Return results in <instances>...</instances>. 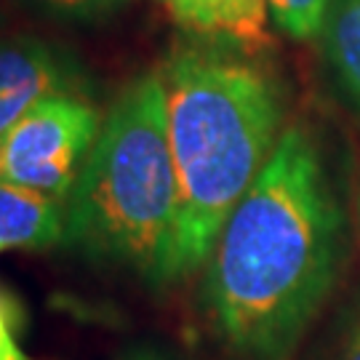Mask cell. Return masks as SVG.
<instances>
[{
	"label": "cell",
	"instance_id": "cell-14",
	"mask_svg": "<svg viewBox=\"0 0 360 360\" xmlns=\"http://www.w3.org/2000/svg\"><path fill=\"white\" fill-rule=\"evenodd\" d=\"M358 227H360V179H358Z\"/></svg>",
	"mask_w": 360,
	"mask_h": 360
},
{
	"label": "cell",
	"instance_id": "cell-8",
	"mask_svg": "<svg viewBox=\"0 0 360 360\" xmlns=\"http://www.w3.org/2000/svg\"><path fill=\"white\" fill-rule=\"evenodd\" d=\"M321 49L339 89L360 112V0H331Z\"/></svg>",
	"mask_w": 360,
	"mask_h": 360
},
{
	"label": "cell",
	"instance_id": "cell-2",
	"mask_svg": "<svg viewBox=\"0 0 360 360\" xmlns=\"http://www.w3.org/2000/svg\"><path fill=\"white\" fill-rule=\"evenodd\" d=\"M158 72L176 171V283L208 264L219 232L288 123L283 86L248 53L195 40L176 46Z\"/></svg>",
	"mask_w": 360,
	"mask_h": 360
},
{
	"label": "cell",
	"instance_id": "cell-11",
	"mask_svg": "<svg viewBox=\"0 0 360 360\" xmlns=\"http://www.w3.org/2000/svg\"><path fill=\"white\" fill-rule=\"evenodd\" d=\"M22 3L53 19H94L112 11L123 0H22Z\"/></svg>",
	"mask_w": 360,
	"mask_h": 360
},
{
	"label": "cell",
	"instance_id": "cell-1",
	"mask_svg": "<svg viewBox=\"0 0 360 360\" xmlns=\"http://www.w3.org/2000/svg\"><path fill=\"white\" fill-rule=\"evenodd\" d=\"M347 219L318 134L294 120L230 214L203 296L221 345L243 360H288L328 302Z\"/></svg>",
	"mask_w": 360,
	"mask_h": 360
},
{
	"label": "cell",
	"instance_id": "cell-5",
	"mask_svg": "<svg viewBox=\"0 0 360 360\" xmlns=\"http://www.w3.org/2000/svg\"><path fill=\"white\" fill-rule=\"evenodd\" d=\"M59 94H86L83 72L59 46L32 35L0 38V139L35 104Z\"/></svg>",
	"mask_w": 360,
	"mask_h": 360
},
{
	"label": "cell",
	"instance_id": "cell-15",
	"mask_svg": "<svg viewBox=\"0 0 360 360\" xmlns=\"http://www.w3.org/2000/svg\"><path fill=\"white\" fill-rule=\"evenodd\" d=\"M158 3H166V6H168V3H171V0H158Z\"/></svg>",
	"mask_w": 360,
	"mask_h": 360
},
{
	"label": "cell",
	"instance_id": "cell-12",
	"mask_svg": "<svg viewBox=\"0 0 360 360\" xmlns=\"http://www.w3.org/2000/svg\"><path fill=\"white\" fill-rule=\"evenodd\" d=\"M336 360H360V309L347 323L342 342H339V358Z\"/></svg>",
	"mask_w": 360,
	"mask_h": 360
},
{
	"label": "cell",
	"instance_id": "cell-13",
	"mask_svg": "<svg viewBox=\"0 0 360 360\" xmlns=\"http://www.w3.org/2000/svg\"><path fill=\"white\" fill-rule=\"evenodd\" d=\"M126 360H166V358H163V355H158V352H153V349H139V352L129 355Z\"/></svg>",
	"mask_w": 360,
	"mask_h": 360
},
{
	"label": "cell",
	"instance_id": "cell-3",
	"mask_svg": "<svg viewBox=\"0 0 360 360\" xmlns=\"http://www.w3.org/2000/svg\"><path fill=\"white\" fill-rule=\"evenodd\" d=\"M176 171L160 72L134 77L102 120L99 139L67 198L65 245L171 283Z\"/></svg>",
	"mask_w": 360,
	"mask_h": 360
},
{
	"label": "cell",
	"instance_id": "cell-6",
	"mask_svg": "<svg viewBox=\"0 0 360 360\" xmlns=\"http://www.w3.org/2000/svg\"><path fill=\"white\" fill-rule=\"evenodd\" d=\"M174 25L200 43L240 53L267 51L272 43L267 0H171Z\"/></svg>",
	"mask_w": 360,
	"mask_h": 360
},
{
	"label": "cell",
	"instance_id": "cell-16",
	"mask_svg": "<svg viewBox=\"0 0 360 360\" xmlns=\"http://www.w3.org/2000/svg\"><path fill=\"white\" fill-rule=\"evenodd\" d=\"M0 251H3V248H0Z\"/></svg>",
	"mask_w": 360,
	"mask_h": 360
},
{
	"label": "cell",
	"instance_id": "cell-10",
	"mask_svg": "<svg viewBox=\"0 0 360 360\" xmlns=\"http://www.w3.org/2000/svg\"><path fill=\"white\" fill-rule=\"evenodd\" d=\"M25 323L27 315L19 296L0 285V360H38L22 345Z\"/></svg>",
	"mask_w": 360,
	"mask_h": 360
},
{
	"label": "cell",
	"instance_id": "cell-7",
	"mask_svg": "<svg viewBox=\"0 0 360 360\" xmlns=\"http://www.w3.org/2000/svg\"><path fill=\"white\" fill-rule=\"evenodd\" d=\"M67 203L0 181V248L46 251L65 245Z\"/></svg>",
	"mask_w": 360,
	"mask_h": 360
},
{
	"label": "cell",
	"instance_id": "cell-4",
	"mask_svg": "<svg viewBox=\"0 0 360 360\" xmlns=\"http://www.w3.org/2000/svg\"><path fill=\"white\" fill-rule=\"evenodd\" d=\"M102 120L86 94L43 99L0 139V181L67 203Z\"/></svg>",
	"mask_w": 360,
	"mask_h": 360
},
{
	"label": "cell",
	"instance_id": "cell-9",
	"mask_svg": "<svg viewBox=\"0 0 360 360\" xmlns=\"http://www.w3.org/2000/svg\"><path fill=\"white\" fill-rule=\"evenodd\" d=\"M331 0H267L270 25L291 40L321 38Z\"/></svg>",
	"mask_w": 360,
	"mask_h": 360
}]
</instances>
